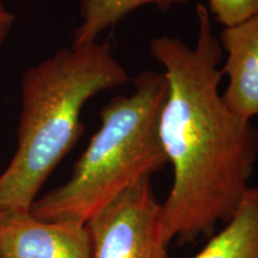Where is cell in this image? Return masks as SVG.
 <instances>
[{"label":"cell","mask_w":258,"mask_h":258,"mask_svg":"<svg viewBox=\"0 0 258 258\" xmlns=\"http://www.w3.org/2000/svg\"><path fill=\"white\" fill-rule=\"evenodd\" d=\"M192 258H258V188L250 186L231 220Z\"/></svg>","instance_id":"7"},{"label":"cell","mask_w":258,"mask_h":258,"mask_svg":"<svg viewBox=\"0 0 258 258\" xmlns=\"http://www.w3.org/2000/svg\"><path fill=\"white\" fill-rule=\"evenodd\" d=\"M0 258H2V257H0Z\"/></svg>","instance_id":"12"},{"label":"cell","mask_w":258,"mask_h":258,"mask_svg":"<svg viewBox=\"0 0 258 258\" xmlns=\"http://www.w3.org/2000/svg\"><path fill=\"white\" fill-rule=\"evenodd\" d=\"M2 258H91L85 224L43 221L28 213L0 217Z\"/></svg>","instance_id":"5"},{"label":"cell","mask_w":258,"mask_h":258,"mask_svg":"<svg viewBox=\"0 0 258 258\" xmlns=\"http://www.w3.org/2000/svg\"><path fill=\"white\" fill-rule=\"evenodd\" d=\"M15 23V16L9 11L0 12V47L3 46Z\"/></svg>","instance_id":"10"},{"label":"cell","mask_w":258,"mask_h":258,"mask_svg":"<svg viewBox=\"0 0 258 258\" xmlns=\"http://www.w3.org/2000/svg\"><path fill=\"white\" fill-rule=\"evenodd\" d=\"M189 0H80L82 23L76 29L72 46H85L97 41L106 29L114 28L134 10L147 5L165 10Z\"/></svg>","instance_id":"8"},{"label":"cell","mask_w":258,"mask_h":258,"mask_svg":"<svg viewBox=\"0 0 258 258\" xmlns=\"http://www.w3.org/2000/svg\"><path fill=\"white\" fill-rule=\"evenodd\" d=\"M196 16L194 47L167 35L150 44L167 79L158 133L173 180L163 203V231L178 245L211 238L231 220L250 189L258 156V128L232 111L219 91L222 48L212 16L202 4Z\"/></svg>","instance_id":"1"},{"label":"cell","mask_w":258,"mask_h":258,"mask_svg":"<svg viewBox=\"0 0 258 258\" xmlns=\"http://www.w3.org/2000/svg\"><path fill=\"white\" fill-rule=\"evenodd\" d=\"M218 38L227 54L221 69L228 78L222 98L232 111L251 120L258 115V14L224 28Z\"/></svg>","instance_id":"6"},{"label":"cell","mask_w":258,"mask_h":258,"mask_svg":"<svg viewBox=\"0 0 258 258\" xmlns=\"http://www.w3.org/2000/svg\"><path fill=\"white\" fill-rule=\"evenodd\" d=\"M129 80L109 41L62 48L24 73L17 148L0 175V217L30 212L48 177L83 135L84 105Z\"/></svg>","instance_id":"2"},{"label":"cell","mask_w":258,"mask_h":258,"mask_svg":"<svg viewBox=\"0 0 258 258\" xmlns=\"http://www.w3.org/2000/svg\"><path fill=\"white\" fill-rule=\"evenodd\" d=\"M5 11V8H4V3H3V0H0V12Z\"/></svg>","instance_id":"11"},{"label":"cell","mask_w":258,"mask_h":258,"mask_svg":"<svg viewBox=\"0 0 258 258\" xmlns=\"http://www.w3.org/2000/svg\"><path fill=\"white\" fill-rule=\"evenodd\" d=\"M209 14L224 28L233 27L258 14V0H207Z\"/></svg>","instance_id":"9"},{"label":"cell","mask_w":258,"mask_h":258,"mask_svg":"<svg viewBox=\"0 0 258 258\" xmlns=\"http://www.w3.org/2000/svg\"><path fill=\"white\" fill-rule=\"evenodd\" d=\"M91 258H169L163 203L151 177L138 180L86 222Z\"/></svg>","instance_id":"4"},{"label":"cell","mask_w":258,"mask_h":258,"mask_svg":"<svg viewBox=\"0 0 258 258\" xmlns=\"http://www.w3.org/2000/svg\"><path fill=\"white\" fill-rule=\"evenodd\" d=\"M167 93L164 72L143 71L133 92L111 98L99 112L101 127L66 183L32 203L30 214L43 221L86 224L121 192L167 164L158 125Z\"/></svg>","instance_id":"3"}]
</instances>
